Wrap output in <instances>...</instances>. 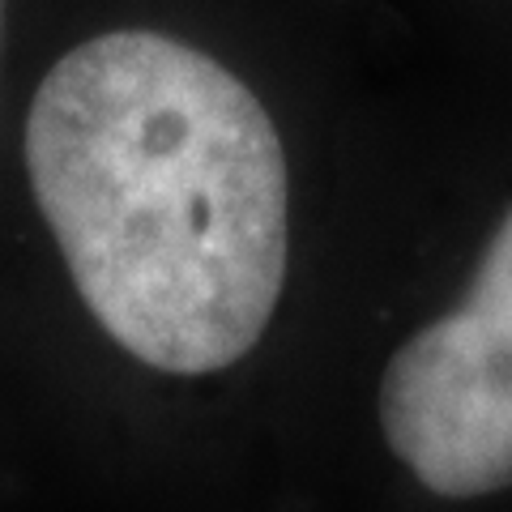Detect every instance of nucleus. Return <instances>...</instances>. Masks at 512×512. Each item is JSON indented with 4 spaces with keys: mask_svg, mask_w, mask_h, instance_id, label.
Returning a JSON list of instances; mask_svg holds the SVG:
<instances>
[{
    "mask_svg": "<svg viewBox=\"0 0 512 512\" xmlns=\"http://www.w3.org/2000/svg\"><path fill=\"white\" fill-rule=\"evenodd\" d=\"M26 171L107 338L171 376L248 355L286 286L291 175L265 103L210 52L111 30L30 103Z\"/></svg>",
    "mask_w": 512,
    "mask_h": 512,
    "instance_id": "f257e3e1",
    "label": "nucleus"
},
{
    "mask_svg": "<svg viewBox=\"0 0 512 512\" xmlns=\"http://www.w3.org/2000/svg\"><path fill=\"white\" fill-rule=\"evenodd\" d=\"M380 427L397 461L444 500L512 487V210L466 299L384 367Z\"/></svg>",
    "mask_w": 512,
    "mask_h": 512,
    "instance_id": "f03ea898",
    "label": "nucleus"
},
{
    "mask_svg": "<svg viewBox=\"0 0 512 512\" xmlns=\"http://www.w3.org/2000/svg\"><path fill=\"white\" fill-rule=\"evenodd\" d=\"M0 30H5V0H0Z\"/></svg>",
    "mask_w": 512,
    "mask_h": 512,
    "instance_id": "7ed1b4c3",
    "label": "nucleus"
}]
</instances>
